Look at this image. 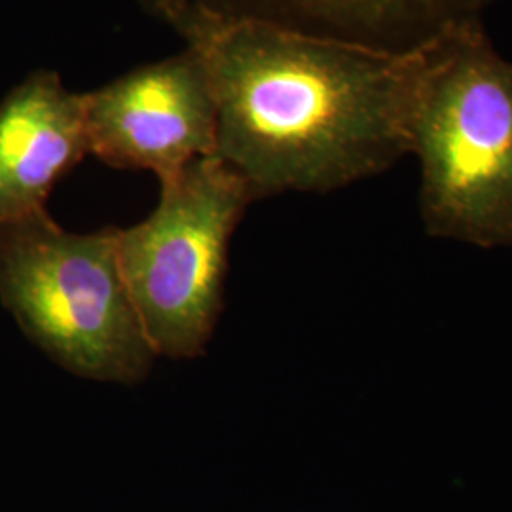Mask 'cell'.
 Wrapping results in <instances>:
<instances>
[{
	"mask_svg": "<svg viewBox=\"0 0 512 512\" xmlns=\"http://www.w3.org/2000/svg\"><path fill=\"white\" fill-rule=\"evenodd\" d=\"M217 105L215 156L264 200L325 194L410 154V118L431 40L385 50L264 21L184 27Z\"/></svg>",
	"mask_w": 512,
	"mask_h": 512,
	"instance_id": "cell-1",
	"label": "cell"
},
{
	"mask_svg": "<svg viewBox=\"0 0 512 512\" xmlns=\"http://www.w3.org/2000/svg\"><path fill=\"white\" fill-rule=\"evenodd\" d=\"M88 154L84 93L54 71L29 74L0 101V228L46 211L55 184Z\"/></svg>",
	"mask_w": 512,
	"mask_h": 512,
	"instance_id": "cell-7",
	"label": "cell"
},
{
	"mask_svg": "<svg viewBox=\"0 0 512 512\" xmlns=\"http://www.w3.org/2000/svg\"><path fill=\"white\" fill-rule=\"evenodd\" d=\"M175 33L202 21H264L385 50H416L482 21L499 0H139Z\"/></svg>",
	"mask_w": 512,
	"mask_h": 512,
	"instance_id": "cell-6",
	"label": "cell"
},
{
	"mask_svg": "<svg viewBox=\"0 0 512 512\" xmlns=\"http://www.w3.org/2000/svg\"><path fill=\"white\" fill-rule=\"evenodd\" d=\"M84 110L90 154L110 167L150 171L160 183L217 150L211 78L188 46L84 93Z\"/></svg>",
	"mask_w": 512,
	"mask_h": 512,
	"instance_id": "cell-5",
	"label": "cell"
},
{
	"mask_svg": "<svg viewBox=\"0 0 512 512\" xmlns=\"http://www.w3.org/2000/svg\"><path fill=\"white\" fill-rule=\"evenodd\" d=\"M160 184L147 219L118 230V258L156 355L194 359L217 327L230 239L255 198L217 156Z\"/></svg>",
	"mask_w": 512,
	"mask_h": 512,
	"instance_id": "cell-4",
	"label": "cell"
},
{
	"mask_svg": "<svg viewBox=\"0 0 512 512\" xmlns=\"http://www.w3.org/2000/svg\"><path fill=\"white\" fill-rule=\"evenodd\" d=\"M0 300L78 378L137 384L158 357L120 268L118 228L76 234L46 211L2 226Z\"/></svg>",
	"mask_w": 512,
	"mask_h": 512,
	"instance_id": "cell-3",
	"label": "cell"
},
{
	"mask_svg": "<svg viewBox=\"0 0 512 512\" xmlns=\"http://www.w3.org/2000/svg\"><path fill=\"white\" fill-rule=\"evenodd\" d=\"M429 236L512 249V61L482 21L437 38L410 118Z\"/></svg>",
	"mask_w": 512,
	"mask_h": 512,
	"instance_id": "cell-2",
	"label": "cell"
}]
</instances>
